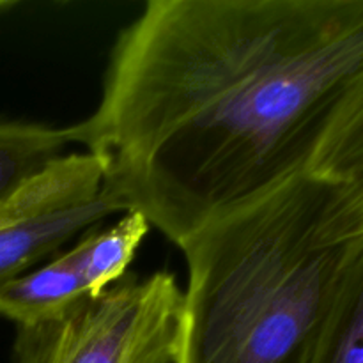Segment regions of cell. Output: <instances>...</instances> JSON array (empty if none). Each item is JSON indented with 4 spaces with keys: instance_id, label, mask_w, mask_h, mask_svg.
<instances>
[{
    "instance_id": "obj_1",
    "label": "cell",
    "mask_w": 363,
    "mask_h": 363,
    "mask_svg": "<svg viewBox=\"0 0 363 363\" xmlns=\"http://www.w3.org/2000/svg\"><path fill=\"white\" fill-rule=\"evenodd\" d=\"M363 71V0H149L71 126L174 245L307 172Z\"/></svg>"
},
{
    "instance_id": "obj_2",
    "label": "cell",
    "mask_w": 363,
    "mask_h": 363,
    "mask_svg": "<svg viewBox=\"0 0 363 363\" xmlns=\"http://www.w3.org/2000/svg\"><path fill=\"white\" fill-rule=\"evenodd\" d=\"M353 240L303 172L188 238L174 363H311Z\"/></svg>"
},
{
    "instance_id": "obj_3",
    "label": "cell",
    "mask_w": 363,
    "mask_h": 363,
    "mask_svg": "<svg viewBox=\"0 0 363 363\" xmlns=\"http://www.w3.org/2000/svg\"><path fill=\"white\" fill-rule=\"evenodd\" d=\"M181 298L174 273H128L57 318L18 326L14 363H174Z\"/></svg>"
},
{
    "instance_id": "obj_4",
    "label": "cell",
    "mask_w": 363,
    "mask_h": 363,
    "mask_svg": "<svg viewBox=\"0 0 363 363\" xmlns=\"http://www.w3.org/2000/svg\"><path fill=\"white\" fill-rule=\"evenodd\" d=\"M130 211L106 184L101 156L66 152L0 211V289L60 252L67 241Z\"/></svg>"
},
{
    "instance_id": "obj_5",
    "label": "cell",
    "mask_w": 363,
    "mask_h": 363,
    "mask_svg": "<svg viewBox=\"0 0 363 363\" xmlns=\"http://www.w3.org/2000/svg\"><path fill=\"white\" fill-rule=\"evenodd\" d=\"M113 284L108 254L91 233H84L66 252L6 284L0 289V315L16 328L48 321Z\"/></svg>"
},
{
    "instance_id": "obj_6",
    "label": "cell",
    "mask_w": 363,
    "mask_h": 363,
    "mask_svg": "<svg viewBox=\"0 0 363 363\" xmlns=\"http://www.w3.org/2000/svg\"><path fill=\"white\" fill-rule=\"evenodd\" d=\"M330 188V222L339 240L363 236V71L332 113L307 170Z\"/></svg>"
},
{
    "instance_id": "obj_7",
    "label": "cell",
    "mask_w": 363,
    "mask_h": 363,
    "mask_svg": "<svg viewBox=\"0 0 363 363\" xmlns=\"http://www.w3.org/2000/svg\"><path fill=\"white\" fill-rule=\"evenodd\" d=\"M311 363H363V236L351 243Z\"/></svg>"
},
{
    "instance_id": "obj_8",
    "label": "cell",
    "mask_w": 363,
    "mask_h": 363,
    "mask_svg": "<svg viewBox=\"0 0 363 363\" xmlns=\"http://www.w3.org/2000/svg\"><path fill=\"white\" fill-rule=\"evenodd\" d=\"M71 144V126L0 119V211Z\"/></svg>"
},
{
    "instance_id": "obj_9",
    "label": "cell",
    "mask_w": 363,
    "mask_h": 363,
    "mask_svg": "<svg viewBox=\"0 0 363 363\" xmlns=\"http://www.w3.org/2000/svg\"><path fill=\"white\" fill-rule=\"evenodd\" d=\"M14 4L13 2H0V11L2 9H9V7H13Z\"/></svg>"
}]
</instances>
